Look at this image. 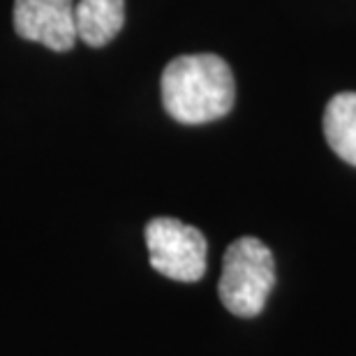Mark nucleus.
<instances>
[{
    "label": "nucleus",
    "mask_w": 356,
    "mask_h": 356,
    "mask_svg": "<svg viewBox=\"0 0 356 356\" xmlns=\"http://www.w3.org/2000/svg\"><path fill=\"white\" fill-rule=\"evenodd\" d=\"M162 104L183 125H202L227 116L234 106V74L216 54L178 56L162 72Z\"/></svg>",
    "instance_id": "obj_1"
},
{
    "label": "nucleus",
    "mask_w": 356,
    "mask_h": 356,
    "mask_svg": "<svg viewBox=\"0 0 356 356\" xmlns=\"http://www.w3.org/2000/svg\"><path fill=\"white\" fill-rule=\"evenodd\" d=\"M275 284V261L259 238L243 236L227 248L218 294L229 312L254 317L264 310Z\"/></svg>",
    "instance_id": "obj_2"
},
{
    "label": "nucleus",
    "mask_w": 356,
    "mask_h": 356,
    "mask_svg": "<svg viewBox=\"0 0 356 356\" xmlns=\"http://www.w3.org/2000/svg\"><path fill=\"white\" fill-rule=\"evenodd\" d=\"M151 266L178 282H197L206 273V238L176 218H155L146 225Z\"/></svg>",
    "instance_id": "obj_3"
},
{
    "label": "nucleus",
    "mask_w": 356,
    "mask_h": 356,
    "mask_svg": "<svg viewBox=\"0 0 356 356\" xmlns=\"http://www.w3.org/2000/svg\"><path fill=\"white\" fill-rule=\"evenodd\" d=\"M14 31L54 51H67L79 40L74 0H14Z\"/></svg>",
    "instance_id": "obj_4"
},
{
    "label": "nucleus",
    "mask_w": 356,
    "mask_h": 356,
    "mask_svg": "<svg viewBox=\"0 0 356 356\" xmlns=\"http://www.w3.org/2000/svg\"><path fill=\"white\" fill-rule=\"evenodd\" d=\"M74 19L79 40L88 47H104L125 24V0H76Z\"/></svg>",
    "instance_id": "obj_5"
},
{
    "label": "nucleus",
    "mask_w": 356,
    "mask_h": 356,
    "mask_svg": "<svg viewBox=\"0 0 356 356\" xmlns=\"http://www.w3.org/2000/svg\"><path fill=\"white\" fill-rule=\"evenodd\" d=\"M324 137L331 151L356 167V92H338L324 111Z\"/></svg>",
    "instance_id": "obj_6"
}]
</instances>
